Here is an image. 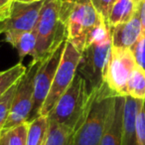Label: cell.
Segmentation results:
<instances>
[{
	"mask_svg": "<svg viewBox=\"0 0 145 145\" xmlns=\"http://www.w3.org/2000/svg\"><path fill=\"white\" fill-rule=\"evenodd\" d=\"M60 18L66 27L68 41L80 53L91 32L105 22L91 0H60Z\"/></svg>",
	"mask_w": 145,
	"mask_h": 145,
	"instance_id": "obj_1",
	"label": "cell"
},
{
	"mask_svg": "<svg viewBox=\"0 0 145 145\" xmlns=\"http://www.w3.org/2000/svg\"><path fill=\"white\" fill-rule=\"evenodd\" d=\"M95 93V91H91L85 78L77 71L70 87L48 114L49 120L68 127L75 132L87 114Z\"/></svg>",
	"mask_w": 145,
	"mask_h": 145,
	"instance_id": "obj_2",
	"label": "cell"
},
{
	"mask_svg": "<svg viewBox=\"0 0 145 145\" xmlns=\"http://www.w3.org/2000/svg\"><path fill=\"white\" fill-rule=\"evenodd\" d=\"M116 95L103 83L95 91L87 114L74 132L72 145H99Z\"/></svg>",
	"mask_w": 145,
	"mask_h": 145,
	"instance_id": "obj_3",
	"label": "cell"
},
{
	"mask_svg": "<svg viewBox=\"0 0 145 145\" xmlns=\"http://www.w3.org/2000/svg\"><path fill=\"white\" fill-rule=\"evenodd\" d=\"M36 56L33 61H43L67 40L66 27L60 18V0H45L37 25Z\"/></svg>",
	"mask_w": 145,
	"mask_h": 145,
	"instance_id": "obj_4",
	"label": "cell"
},
{
	"mask_svg": "<svg viewBox=\"0 0 145 145\" xmlns=\"http://www.w3.org/2000/svg\"><path fill=\"white\" fill-rule=\"evenodd\" d=\"M112 49L111 34L103 40L95 41L81 53L78 72L87 81L91 91H97L103 84V75Z\"/></svg>",
	"mask_w": 145,
	"mask_h": 145,
	"instance_id": "obj_5",
	"label": "cell"
},
{
	"mask_svg": "<svg viewBox=\"0 0 145 145\" xmlns=\"http://www.w3.org/2000/svg\"><path fill=\"white\" fill-rule=\"evenodd\" d=\"M81 61V53L67 39L64 54L57 69L54 81L51 86L50 91L45 99L39 115H47L51 112L57 101L63 93L67 91L78 71V66Z\"/></svg>",
	"mask_w": 145,
	"mask_h": 145,
	"instance_id": "obj_6",
	"label": "cell"
},
{
	"mask_svg": "<svg viewBox=\"0 0 145 145\" xmlns=\"http://www.w3.org/2000/svg\"><path fill=\"white\" fill-rule=\"evenodd\" d=\"M40 63L41 61L38 62L32 60L25 74L19 80L13 97L10 113L4 125L3 131L8 130L13 126H16L25 121H29L34 103L35 77Z\"/></svg>",
	"mask_w": 145,
	"mask_h": 145,
	"instance_id": "obj_7",
	"label": "cell"
},
{
	"mask_svg": "<svg viewBox=\"0 0 145 145\" xmlns=\"http://www.w3.org/2000/svg\"><path fill=\"white\" fill-rule=\"evenodd\" d=\"M136 66L131 49L112 47L103 75V83L115 95L125 97L127 81Z\"/></svg>",
	"mask_w": 145,
	"mask_h": 145,
	"instance_id": "obj_8",
	"label": "cell"
},
{
	"mask_svg": "<svg viewBox=\"0 0 145 145\" xmlns=\"http://www.w3.org/2000/svg\"><path fill=\"white\" fill-rule=\"evenodd\" d=\"M44 1L41 0L32 3L16 1L14 3L8 16L0 21V33L4 34L7 43L11 44L21 33L34 30Z\"/></svg>",
	"mask_w": 145,
	"mask_h": 145,
	"instance_id": "obj_9",
	"label": "cell"
},
{
	"mask_svg": "<svg viewBox=\"0 0 145 145\" xmlns=\"http://www.w3.org/2000/svg\"><path fill=\"white\" fill-rule=\"evenodd\" d=\"M66 41L60 44L47 58L41 61L39 69L35 77V89H34V103L29 121L39 116L42 105L50 91L51 86L54 81L57 69L61 62L64 54Z\"/></svg>",
	"mask_w": 145,
	"mask_h": 145,
	"instance_id": "obj_10",
	"label": "cell"
},
{
	"mask_svg": "<svg viewBox=\"0 0 145 145\" xmlns=\"http://www.w3.org/2000/svg\"><path fill=\"white\" fill-rule=\"evenodd\" d=\"M109 29L112 47L124 49H132L144 32L137 13H135L134 16L127 22L109 27Z\"/></svg>",
	"mask_w": 145,
	"mask_h": 145,
	"instance_id": "obj_11",
	"label": "cell"
},
{
	"mask_svg": "<svg viewBox=\"0 0 145 145\" xmlns=\"http://www.w3.org/2000/svg\"><path fill=\"white\" fill-rule=\"evenodd\" d=\"M143 101L124 97L121 130V145H138L136 132V117Z\"/></svg>",
	"mask_w": 145,
	"mask_h": 145,
	"instance_id": "obj_12",
	"label": "cell"
},
{
	"mask_svg": "<svg viewBox=\"0 0 145 145\" xmlns=\"http://www.w3.org/2000/svg\"><path fill=\"white\" fill-rule=\"evenodd\" d=\"M123 105L124 97L116 95L114 97L112 108L109 114L106 129L99 145H121Z\"/></svg>",
	"mask_w": 145,
	"mask_h": 145,
	"instance_id": "obj_13",
	"label": "cell"
},
{
	"mask_svg": "<svg viewBox=\"0 0 145 145\" xmlns=\"http://www.w3.org/2000/svg\"><path fill=\"white\" fill-rule=\"evenodd\" d=\"M136 13L135 0H116L112 5L106 23L109 27L127 22Z\"/></svg>",
	"mask_w": 145,
	"mask_h": 145,
	"instance_id": "obj_14",
	"label": "cell"
},
{
	"mask_svg": "<svg viewBox=\"0 0 145 145\" xmlns=\"http://www.w3.org/2000/svg\"><path fill=\"white\" fill-rule=\"evenodd\" d=\"M50 120L47 115H39L29 121L26 145H45Z\"/></svg>",
	"mask_w": 145,
	"mask_h": 145,
	"instance_id": "obj_15",
	"label": "cell"
},
{
	"mask_svg": "<svg viewBox=\"0 0 145 145\" xmlns=\"http://www.w3.org/2000/svg\"><path fill=\"white\" fill-rule=\"evenodd\" d=\"M10 45H12L17 50L20 61H22L27 56H31L32 59H34L36 56L37 47V35L35 29L19 34Z\"/></svg>",
	"mask_w": 145,
	"mask_h": 145,
	"instance_id": "obj_16",
	"label": "cell"
},
{
	"mask_svg": "<svg viewBox=\"0 0 145 145\" xmlns=\"http://www.w3.org/2000/svg\"><path fill=\"white\" fill-rule=\"evenodd\" d=\"M126 95L138 101L145 99V70L138 65L132 71L127 81Z\"/></svg>",
	"mask_w": 145,
	"mask_h": 145,
	"instance_id": "obj_17",
	"label": "cell"
},
{
	"mask_svg": "<svg viewBox=\"0 0 145 145\" xmlns=\"http://www.w3.org/2000/svg\"><path fill=\"white\" fill-rule=\"evenodd\" d=\"M27 68L22 61L13 65L11 68L0 72V97H2L9 89L15 86L25 74Z\"/></svg>",
	"mask_w": 145,
	"mask_h": 145,
	"instance_id": "obj_18",
	"label": "cell"
},
{
	"mask_svg": "<svg viewBox=\"0 0 145 145\" xmlns=\"http://www.w3.org/2000/svg\"><path fill=\"white\" fill-rule=\"evenodd\" d=\"M74 130L50 120L45 145H72Z\"/></svg>",
	"mask_w": 145,
	"mask_h": 145,
	"instance_id": "obj_19",
	"label": "cell"
},
{
	"mask_svg": "<svg viewBox=\"0 0 145 145\" xmlns=\"http://www.w3.org/2000/svg\"><path fill=\"white\" fill-rule=\"evenodd\" d=\"M29 121L13 126L12 128L3 131L0 134V139L3 145H26L28 134Z\"/></svg>",
	"mask_w": 145,
	"mask_h": 145,
	"instance_id": "obj_20",
	"label": "cell"
},
{
	"mask_svg": "<svg viewBox=\"0 0 145 145\" xmlns=\"http://www.w3.org/2000/svg\"><path fill=\"white\" fill-rule=\"evenodd\" d=\"M17 84L13 86L11 89H9L8 91L2 97H0V134L2 133L4 125L6 123L7 119H8L11 106H12L13 97H14V93L17 88Z\"/></svg>",
	"mask_w": 145,
	"mask_h": 145,
	"instance_id": "obj_21",
	"label": "cell"
},
{
	"mask_svg": "<svg viewBox=\"0 0 145 145\" xmlns=\"http://www.w3.org/2000/svg\"><path fill=\"white\" fill-rule=\"evenodd\" d=\"M136 132L138 145H145V99L142 101L137 113Z\"/></svg>",
	"mask_w": 145,
	"mask_h": 145,
	"instance_id": "obj_22",
	"label": "cell"
},
{
	"mask_svg": "<svg viewBox=\"0 0 145 145\" xmlns=\"http://www.w3.org/2000/svg\"><path fill=\"white\" fill-rule=\"evenodd\" d=\"M131 51L134 55L136 64L145 70V31Z\"/></svg>",
	"mask_w": 145,
	"mask_h": 145,
	"instance_id": "obj_23",
	"label": "cell"
},
{
	"mask_svg": "<svg viewBox=\"0 0 145 145\" xmlns=\"http://www.w3.org/2000/svg\"><path fill=\"white\" fill-rule=\"evenodd\" d=\"M91 1L97 12L103 16V18L106 22L109 11L116 0H91Z\"/></svg>",
	"mask_w": 145,
	"mask_h": 145,
	"instance_id": "obj_24",
	"label": "cell"
},
{
	"mask_svg": "<svg viewBox=\"0 0 145 145\" xmlns=\"http://www.w3.org/2000/svg\"><path fill=\"white\" fill-rule=\"evenodd\" d=\"M16 0H0V21H3L9 15Z\"/></svg>",
	"mask_w": 145,
	"mask_h": 145,
	"instance_id": "obj_25",
	"label": "cell"
},
{
	"mask_svg": "<svg viewBox=\"0 0 145 145\" xmlns=\"http://www.w3.org/2000/svg\"><path fill=\"white\" fill-rule=\"evenodd\" d=\"M136 13L140 18L143 30L145 31V0H137L136 1Z\"/></svg>",
	"mask_w": 145,
	"mask_h": 145,
	"instance_id": "obj_26",
	"label": "cell"
},
{
	"mask_svg": "<svg viewBox=\"0 0 145 145\" xmlns=\"http://www.w3.org/2000/svg\"><path fill=\"white\" fill-rule=\"evenodd\" d=\"M19 2H23V3H32V2H37V1H41V0H16Z\"/></svg>",
	"mask_w": 145,
	"mask_h": 145,
	"instance_id": "obj_27",
	"label": "cell"
},
{
	"mask_svg": "<svg viewBox=\"0 0 145 145\" xmlns=\"http://www.w3.org/2000/svg\"><path fill=\"white\" fill-rule=\"evenodd\" d=\"M0 145H3V143H2V140L0 139Z\"/></svg>",
	"mask_w": 145,
	"mask_h": 145,
	"instance_id": "obj_28",
	"label": "cell"
},
{
	"mask_svg": "<svg viewBox=\"0 0 145 145\" xmlns=\"http://www.w3.org/2000/svg\"><path fill=\"white\" fill-rule=\"evenodd\" d=\"M135 1H137V0H135Z\"/></svg>",
	"mask_w": 145,
	"mask_h": 145,
	"instance_id": "obj_29",
	"label": "cell"
},
{
	"mask_svg": "<svg viewBox=\"0 0 145 145\" xmlns=\"http://www.w3.org/2000/svg\"><path fill=\"white\" fill-rule=\"evenodd\" d=\"M0 34H1V33H0Z\"/></svg>",
	"mask_w": 145,
	"mask_h": 145,
	"instance_id": "obj_30",
	"label": "cell"
}]
</instances>
